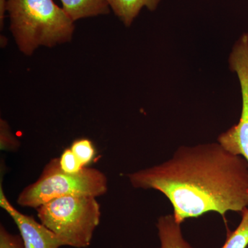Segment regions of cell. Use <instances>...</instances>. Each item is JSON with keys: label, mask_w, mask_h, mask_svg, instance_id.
I'll use <instances>...</instances> for the list:
<instances>
[{"label": "cell", "mask_w": 248, "mask_h": 248, "mask_svg": "<svg viewBox=\"0 0 248 248\" xmlns=\"http://www.w3.org/2000/svg\"><path fill=\"white\" fill-rule=\"evenodd\" d=\"M160 246L158 248H194L183 236L180 223L173 215H164L156 223Z\"/></svg>", "instance_id": "obj_7"}, {"label": "cell", "mask_w": 248, "mask_h": 248, "mask_svg": "<svg viewBox=\"0 0 248 248\" xmlns=\"http://www.w3.org/2000/svg\"><path fill=\"white\" fill-rule=\"evenodd\" d=\"M135 188L167 197L178 223L209 212L224 216L248 208V164L219 143L182 146L162 164L128 174Z\"/></svg>", "instance_id": "obj_1"}, {"label": "cell", "mask_w": 248, "mask_h": 248, "mask_svg": "<svg viewBox=\"0 0 248 248\" xmlns=\"http://www.w3.org/2000/svg\"><path fill=\"white\" fill-rule=\"evenodd\" d=\"M11 31L21 53L31 56L39 47L71 42L74 22L53 0H7Z\"/></svg>", "instance_id": "obj_2"}, {"label": "cell", "mask_w": 248, "mask_h": 248, "mask_svg": "<svg viewBox=\"0 0 248 248\" xmlns=\"http://www.w3.org/2000/svg\"><path fill=\"white\" fill-rule=\"evenodd\" d=\"M20 147V142L15 136L9 123L0 120V149L3 151L16 152Z\"/></svg>", "instance_id": "obj_12"}, {"label": "cell", "mask_w": 248, "mask_h": 248, "mask_svg": "<svg viewBox=\"0 0 248 248\" xmlns=\"http://www.w3.org/2000/svg\"><path fill=\"white\" fill-rule=\"evenodd\" d=\"M0 248H24L20 236L11 234L4 226H0Z\"/></svg>", "instance_id": "obj_14"}, {"label": "cell", "mask_w": 248, "mask_h": 248, "mask_svg": "<svg viewBox=\"0 0 248 248\" xmlns=\"http://www.w3.org/2000/svg\"><path fill=\"white\" fill-rule=\"evenodd\" d=\"M36 210L41 223L55 233L63 246L75 248L91 246L102 217L97 198L84 196L55 199Z\"/></svg>", "instance_id": "obj_3"}, {"label": "cell", "mask_w": 248, "mask_h": 248, "mask_svg": "<svg viewBox=\"0 0 248 248\" xmlns=\"http://www.w3.org/2000/svg\"><path fill=\"white\" fill-rule=\"evenodd\" d=\"M62 9L73 22L110 13L106 0H61Z\"/></svg>", "instance_id": "obj_8"}, {"label": "cell", "mask_w": 248, "mask_h": 248, "mask_svg": "<svg viewBox=\"0 0 248 248\" xmlns=\"http://www.w3.org/2000/svg\"><path fill=\"white\" fill-rule=\"evenodd\" d=\"M108 190V180L102 171L86 167L78 174H68L60 167V159L53 158L38 179L21 191L17 203L22 207L37 209L50 201L67 196L97 198Z\"/></svg>", "instance_id": "obj_4"}, {"label": "cell", "mask_w": 248, "mask_h": 248, "mask_svg": "<svg viewBox=\"0 0 248 248\" xmlns=\"http://www.w3.org/2000/svg\"><path fill=\"white\" fill-rule=\"evenodd\" d=\"M0 40H1V42H0V43H1V48H4L8 44L7 38H6L5 36L1 35V39H0Z\"/></svg>", "instance_id": "obj_16"}, {"label": "cell", "mask_w": 248, "mask_h": 248, "mask_svg": "<svg viewBox=\"0 0 248 248\" xmlns=\"http://www.w3.org/2000/svg\"><path fill=\"white\" fill-rule=\"evenodd\" d=\"M0 206L12 218L17 226L24 248H60L63 246L58 236L33 217L18 211L5 195L0 184Z\"/></svg>", "instance_id": "obj_6"}, {"label": "cell", "mask_w": 248, "mask_h": 248, "mask_svg": "<svg viewBox=\"0 0 248 248\" xmlns=\"http://www.w3.org/2000/svg\"><path fill=\"white\" fill-rule=\"evenodd\" d=\"M114 14L123 22L126 27H130L141 10L146 7L150 11H155L160 0H106Z\"/></svg>", "instance_id": "obj_9"}, {"label": "cell", "mask_w": 248, "mask_h": 248, "mask_svg": "<svg viewBox=\"0 0 248 248\" xmlns=\"http://www.w3.org/2000/svg\"><path fill=\"white\" fill-rule=\"evenodd\" d=\"M241 222L228 234L226 242L221 248H247L248 246V208L241 212Z\"/></svg>", "instance_id": "obj_10"}, {"label": "cell", "mask_w": 248, "mask_h": 248, "mask_svg": "<svg viewBox=\"0 0 248 248\" xmlns=\"http://www.w3.org/2000/svg\"><path fill=\"white\" fill-rule=\"evenodd\" d=\"M70 148L84 168L87 167L88 165L92 162L96 155L94 145L89 139L82 138L76 140L72 143Z\"/></svg>", "instance_id": "obj_11"}, {"label": "cell", "mask_w": 248, "mask_h": 248, "mask_svg": "<svg viewBox=\"0 0 248 248\" xmlns=\"http://www.w3.org/2000/svg\"><path fill=\"white\" fill-rule=\"evenodd\" d=\"M229 63L241 85L242 110L239 123L222 133L218 142L227 151L243 156L248 164V42L244 41L234 45Z\"/></svg>", "instance_id": "obj_5"}, {"label": "cell", "mask_w": 248, "mask_h": 248, "mask_svg": "<svg viewBox=\"0 0 248 248\" xmlns=\"http://www.w3.org/2000/svg\"><path fill=\"white\" fill-rule=\"evenodd\" d=\"M7 0H0V29L2 30L4 26L5 13L6 11Z\"/></svg>", "instance_id": "obj_15"}, {"label": "cell", "mask_w": 248, "mask_h": 248, "mask_svg": "<svg viewBox=\"0 0 248 248\" xmlns=\"http://www.w3.org/2000/svg\"><path fill=\"white\" fill-rule=\"evenodd\" d=\"M59 159L62 170L68 174H78L84 169L70 148L64 150Z\"/></svg>", "instance_id": "obj_13"}]
</instances>
